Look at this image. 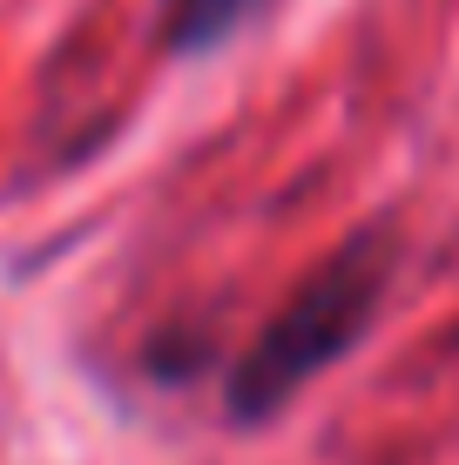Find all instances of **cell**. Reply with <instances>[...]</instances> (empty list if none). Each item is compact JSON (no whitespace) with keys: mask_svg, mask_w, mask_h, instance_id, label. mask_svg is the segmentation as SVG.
<instances>
[{"mask_svg":"<svg viewBox=\"0 0 459 465\" xmlns=\"http://www.w3.org/2000/svg\"><path fill=\"white\" fill-rule=\"evenodd\" d=\"M385 277H392V236L385 230L352 236L324 270H311L304 291L284 303L271 324H264V338L236 358V371H230V411L236 419L277 411L311 371L344 358L358 344V331L372 324L378 297H385Z\"/></svg>","mask_w":459,"mask_h":465,"instance_id":"1","label":"cell"},{"mask_svg":"<svg viewBox=\"0 0 459 465\" xmlns=\"http://www.w3.org/2000/svg\"><path fill=\"white\" fill-rule=\"evenodd\" d=\"M257 7L264 0H169V47H176V54L216 47V41H230Z\"/></svg>","mask_w":459,"mask_h":465,"instance_id":"2","label":"cell"}]
</instances>
